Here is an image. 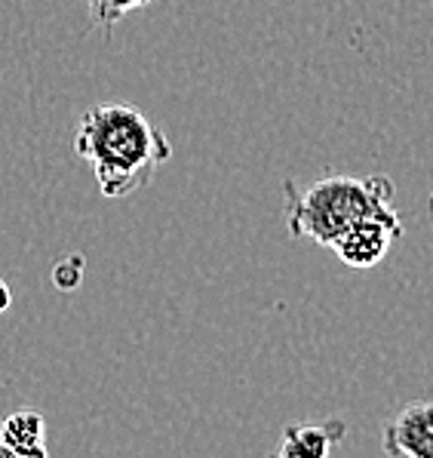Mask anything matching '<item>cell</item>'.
Returning a JSON list of instances; mask_svg holds the SVG:
<instances>
[{
    "mask_svg": "<svg viewBox=\"0 0 433 458\" xmlns=\"http://www.w3.org/2000/svg\"><path fill=\"white\" fill-rule=\"evenodd\" d=\"M74 148L96 173L104 197H129L154 179L160 166L172 157V145L145 111L123 102L93 105L80 117Z\"/></svg>",
    "mask_w": 433,
    "mask_h": 458,
    "instance_id": "cell-1",
    "label": "cell"
},
{
    "mask_svg": "<svg viewBox=\"0 0 433 458\" xmlns=\"http://www.w3.org/2000/svg\"><path fill=\"white\" fill-rule=\"evenodd\" d=\"M283 197L289 234L320 246H332L347 228L366 218L403 222L394 209V182L387 175H326L304 188L286 179Z\"/></svg>",
    "mask_w": 433,
    "mask_h": 458,
    "instance_id": "cell-2",
    "label": "cell"
},
{
    "mask_svg": "<svg viewBox=\"0 0 433 458\" xmlns=\"http://www.w3.org/2000/svg\"><path fill=\"white\" fill-rule=\"evenodd\" d=\"M381 449L390 458H433V403H406L384 425Z\"/></svg>",
    "mask_w": 433,
    "mask_h": 458,
    "instance_id": "cell-3",
    "label": "cell"
},
{
    "mask_svg": "<svg viewBox=\"0 0 433 458\" xmlns=\"http://www.w3.org/2000/svg\"><path fill=\"white\" fill-rule=\"evenodd\" d=\"M403 234V222H381V218H366V222L347 228L329 250L338 252V259L347 267H375L387 256L394 237Z\"/></svg>",
    "mask_w": 433,
    "mask_h": 458,
    "instance_id": "cell-4",
    "label": "cell"
},
{
    "mask_svg": "<svg viewBox=\"0 0 433 458\" xmlns=\"http://www.w3.org/2000/svg\"><path fill=\"white\" fill-rule=\"evenodd\" d=\"M347 425L341 419H329L323 425H289L280 437L277 455L280 458H326L345 440Z\"/></svg>",
    "mask_w": 433,
    "mask_h": 458,
    "instance_id": "cell-5",
    "label": "cell"
},
{
    "mask_svg": "<svg viewBox=\"0 0 433 458\" xmlns=\"http://www.w3.org/2000/svg\"><path fill=\"white\" fill-rule=\"evenodd\" d=\"M44 415L37 410H19L12 415H6L4 425H0V437L6 440V446L12 449L16 458H44L50 449H46L44 434Z\"/></svg>",
    "mask_w": 433,
    "mask_h": 458,
    "instance_id": "cell-6",
    "label": "cell"
},
{
    "mask_svg": "<svg viewBox=\"0 0 433 458\" xmlns=\"http://www.w3.org/2000/svg\"><path fill=\"white\" fill-rule=\"evenodd\" d=\"M93 4V19L99 22L104 31H111L117 22H121L127 13L132 10H142V6H148L151 0H89Z\"/></svg>",
    "mask_w": 433,
    "mask_h": 458,
    "instance_id": "cell-7",
    "label": "cell"
},
{
    "mask_svg": "<svg viewBox=\"0 0 433 458\" xmlns=\"http://www.w3.org/2000/svg\"><path fill=\"white\" fill-rule=\"evenodd\" d=\"M0 458H16V455H12V449L6 446V440H4V437H0Z\"/></svg>",
    "mask_w": 433,
    "mask_h": 458,
    "instance_id": "cell-8",
    "label": "cell"
}]
</instances>
